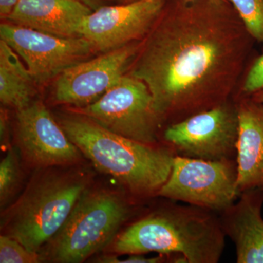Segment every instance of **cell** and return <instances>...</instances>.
I'll use <instances>...</instances> for the list:
<instances>
[{"label":"cell","mask_w":263,"mask_h":263,"mask_svg":"<svg viewBox=\"0 0 263 263\" xmlns=\"http://www.w3.org/2000/svg\"><path fill=\"white\" fill-rule=\"evenodd\" d=\"M146 37L129 74L167 125L230 100L255 42L228 0H178Z\"/></svg>","instance_id":"1"},{"label":"cell","mask_w":263,"mask_h":263,"mask_svg":"<svg viewBox=\"0 0 263 263\" xmlns=\"http://www.w3.org/2000/svg\"><path fill=\"white\" fill-rule=\"evenodd\" d=\"M60 124L82 155L100 171L114 176L133 197L158 196L176 157L171 147L129 139L80 114L62 117Z\"/></svg>","instance_id":"2"},{"label":"cell","mask_w":263,"mask_h":263,"mask_svg":"<svg viewBox=\"0 0 263 263\" xmlns=\"http://www.w3.org/2000/svg\"><path fill=\"white\" fill-rule=\"evenodd\" d=\"M168 205L135 221L116 236L118 254H179L187 263H217L226 235L216 213L193 205Z\"/></svg>","instance_id":"3"},{"label":"cell","mask_w":263,"mask_h":263,"mask_svg":"<svg viewBox=\"0 0 263 263\" xmlns=\"http://www.w3.org/2000/svg\"><path fill=\"white\" fill-rule=\"evenodd\" d=\"M86 186V178L79 174L40 173L3 214V235L39 253L61 229Z\"/></svg>","instance_id":"4"},{"label":"cell","mask_w":263,"mask_h":263,"mask_svg":"<svg viewBox=\"0 0 263 263\" xmlns=\"http://www.w3.org/2000/svg\"><path fill=\"white\" fill-rule=\"evenodd\" d=\"M130 214V205L120 195L86 190L48 241L46 257L54 262H84L114 240Z\"/></svg>","instance_id":"5"},{"label":"cell","mask_w":263,"mask_h":263,"mask_svg":"<svg viewBox=\"0 0 263 263\" xmlns=\"http://www.w3.org/2000/svg\"><path fill=\"white\" fill-rule=\"evenodd\" d=\"M158 196L219 214L240 196L236 159L209 161L176 155Z\"/></svg>","instance_id":"6"},{"label":"cell","mask_w":263,"mask_h":263,"mask_svg":"<svg viewBox=\"0 0 263 263\" xmlns=\"http://www.w3.org/2000/svg\"><path fill=\"white\" fill-rule=\"evenodd\" d=\"M108 130L134 141L159 143L162 126L147 85L134 76L124 75L94 103L78 108Z\"/></svg>","instance_id":"7"},{"label":"cell","mask_w":263,"mask_h":263,"mask_svg":"<svg viewBox=\"0 0 263 263\" xmlns=\"http://www.w3.org/2000/svg\"><path fill=\"white\" fill-rule=\"evenodd\" d=\"M238 133L236 103L230 100L169 124L162 140L176 155L216 161L236 159Z\"/></svg>","instance_id":"8"},{"label":"cell","mask_w":263,"mask_h":263,"mask_svg":"<svg viewBox=\"0 0 263 263\" xmlns=\"http://www.w3.org/2000/svg\"><path fill=\"white\" fill-rule=\"evenodd\" d=\"M0 36L23 59L33 79L40 84L81 62L93 48L83 37H60L15 24H1Z\"/></svg>","instance_id":"9"},{"label":"cell","mask_w":263,"mask_h":263,"mask_svg":"<svg viewBox=\"0 0 263 263\" xmlns=\"http://www.w3.org/2000/svg\"><path fill=\"white\" fill-rule=\"evenodd\" d=\"M165 7L164 0H136L102 7L83 21L79 34L93 48L108 52L146 37Z\"/></svg>","instance_id":"10"},{"label":"cell","mask_w":263,"mask_h":263,"mask_svg":"<svg viewBox=\"0 0 263 263\" xmlns=\"http://www.w3.org/2000/svg\"><path fill=\"white\" fill-rule=\"evenodd\" d=\"M138 48L127 45L66 69L56 81L55 98L78 108L94 103L125 75Z\"/></svg>","instance_id":"11"},{"label":"cell","mask_w":263,"mask_h":263,"mask_svg":"<svg viewBox=\"0 0 263 263\" xmlns=\"http://www.w3.org/2000/svg\"><path fill=\"white\" fill-rule=\"evenodd\" d=\"M16 139L24 158L35 167L70 165L82 155L41 102L18 110Z\"/></svg>","instance_id":"12"},{"label":"cell","mask_w":263,"mask_h":263,"mask_svg":"<svg viewBox=\"0 0 263 263\" xmlns=\"http://www.w3.org/2000/svg\"><path fill=\"white\" fill-rule=\"evenodd\" d=\"M262 205L260 190H247L219 214L224 234L234 243L238 263H263Z\"/></svg>","instance_id":"13"},{"label":"cell","mask_w":263,"mask_h":263,"mask_svg":"<svg viewBox=\"0 0 263 263\" xmlns=\"http://www.w3.org/2000/svg\"><path fill=\"white\" fill-rule=\"evenodd\" d=\"M239 119L237 143L238 188L263 193V103L251 97L236 102Z\"/></svg>","instance_id":"14"},{"label":"cell","mask_w":263,"mask_h":263,"mask_svg":"<svg viewBox=\"0 0 263 263\" xmlns=\"http://www.w3.org/2000/svg\"><path fill=\"white\" fill-rule=\"evenodd\" d=\"M91 13L77 0H20L8 20L13 24L64 37H81V25Z\"/></svg>","instance_id":"15"},{"label":"cell","mask_w":263,"mask_h":263,"mask_svg":"<svg viewBox=\"0 0 263 263\" xmlns=\"http://www.w3.org/2000/svg\"><path fill=\"white\" fill-rule=\"evenodd\" d=\"M35 82L13 48L0 41V100L20 110L31 103Z\"/></svg>","instance_id":"16"},{"label":"cell","mask_w":263,"mask_h":263,"mask_svg":"<svg viewBox=\"0 0 263 263\" xmlns=\"http://www.w3.org/2000/svg\"><path fill=\"white\" fill-rule=\"evenodd\" d=\"M254 41L263 46V0H228Z\"/></svg>","instance_id":"17"},{"label":"cell","mask_w":263,"mask_h":263,"mask_svg":"<svg viewBox=\"0 0 263 263\" xmlns=\"http://www.w3.org/2000/svg\"><path fill=\"white\" fill-rule=\"evenodd\" d=\"M21 179L18 156L10 150L0 163V202L5 205L16 191Z\"/></svg>","instance_id":"18"},{"label":"cell","mask_w":263,"mask_h":263,"mask_svg":"<svg viewBox=\"0 0 263 263\" xmlns=\"http://www.w3.org/2000/svg\"><path fill=\"white\" fill-rule=\"evenodd\" d=\"M42 259L39 253L30 252L16 240L5 235L0 236V262L37 263Z\"/></svg>","instance_id":"19"},{"label":"cell","mask_w":263,"mask_h":263,"mask_svg":"<svg viewBox=\"0 0 263 263\" xmlns=\"http://www.w3.org/2000/svg\"><path fill=\"white\" fill-rule=\"evenodd\" d=\"M240 90L241 97H251L263 90V53L252 62Z\"/></svg>","instance_id":"20"},{"label":"cell","mask_w":263,"mask_h":263,"mask_svg":"<svg viewBox=\"0 0 263 263\" xmlns=\"http://www.w3.org/2000/svg\"><path fill=\"white\" fill-rule=\"evenodd\" d=\"M20 0H0V15L7 18L15 9Z\"/></svg>","instance_id":"21"},{"label":"cell","mask_w":263,"mask_h":263,"mask_svg":"<svg viewBox=\"0 0 263 263\" xmlns=\"http://www.w3.org/2000/svg\"><path fill=\"white\" fill-rule=\"evenodd\" d=\"M251 98L254 99L256 101L259 102V103H263V90L259 91L258 92L255 93L251 96Z\"/></svg>","instance_id":"22"},{"label":"cell","mask_w":263,"mask_h":263,"mask_svg":"<svg viewBox=\"0 0 263 263\" xmlns=\"http://www.w3.org/2000/svg\"><path fill=\"white\" fill-rule=\"evenodd\" d=\"M77 1L81 2L84 4L91 5L96 3L98 0H77Z\"/></svg>","instance_id":"23"},{"label":"cell","mask_w":263,"mask_h":263,"mask_svg":"<svg viewBox=\"0 0 263 263\" xmlns=\"http://www.w3.org/2000/svg\"><path fill=\"white\" fill-rule=\"evenodd\" d=\"M135 1H136V0H135Z\"/></svg>","instance_id":"24"}]
</instances>
